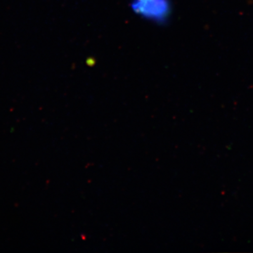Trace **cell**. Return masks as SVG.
<instances>
[{
	"label": "cell",
	"mask_w": 253,
	"mask_h": 253,
	"mask_svg": "<svg viewBox=\"0 0 253 253\" xmlns=\"http://www.w3.org/2000/svg\"><path fill=\"white\" fill-rule=\"evenodd\" d=\"M130 6L137 16L154 23L166 22L171 12L169 0H131Z\"/></svg>",
	"instance_id": "6da1fadb"
}]
</instances>
